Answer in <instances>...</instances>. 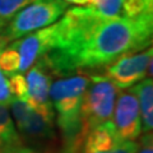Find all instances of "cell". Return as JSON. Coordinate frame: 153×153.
Masks as SVG:
<instances>
[{"label": "cell", "mask_w": 153, "mask_h": 153, "mask_svg": "<svg viewBox=\"0 0 153 153\" xmlns=\"http://www.w3.org/2000/svg\"><path fill=\"white\" fill-rule=\"evenodd\" d=\"M54 47L42 57L52 75L103 68L126 52L152 45L153 14L108 17L89 7L66 9L56 22Z\"/></svg>", "instance_id": "cell-1"}, {"label": "cell", "mask_w": 153, "mask_h": 153, "mask_svg": "<svg viewBox=\"0 0 153 153\" xmlns=\"http://www.w3.org/2000/svg\"><path fill=\"white\" fill-rule=\"evenodd\" d=\"M8 107L22 142L26 140L37 146L41 152L55 153V143L57 142L55 115L37 111L26 101L17 98Z\"/></svg>", "instance_id": "cell-2"}, {"label": "cell", "mask_w": 153, "mask_h": 153, "mask_svg": "<svg viewBox=\"0 0 153 153\" xmlns=\"http://www.w3.org/2000/svg\"><path fill=\"white\" fill-rule=\"evenodd\" d=\"M68 5L64 0H33L9 21L0 36L8 45L28 33L54 25L65 13Z\"/></svg>", "instance_id": "cell-3"}, {"label": "cell", "mask_w": 153, "mask_h": 153, "mask_svg": "<svg viewBox=\"0 0 153 153\" xmlns=\"http://www.w3.org/2000/svg\"><path fill=\"white\" fill-rule=\"evenodd\" d=\"M88 85L85 89L80 116L84 131L111 121L115 101L119 88L103 73H92L88 75Z\"/></svg>", "instance_id": "cell-4"}, {"label": "cell", "mask_w": 153, "mask_h": 153, "mask_svg": "<svg viewBox=\"0 0 153 153\" xmlns=\"http://www.w3.org/2000/svg\"><path fill=\"white\" fill-rule=\"evenodd\" d=\"M152 55L151 46L140 51L126 52L103 66V74L107 75L117 88H131L147 75L152 78Z\"/></svg>", "instance_id": "cell-5"}, {"label": "cell", "mask_w": 153, "mask_h": 153, "mask_svg": "<svg viewBox=\"0 0 153 153\" xmlns=\"http://www.w3.org/2000/svg\"><path fill=\"white\" fill-rule=\"evenodd\" d=\"M56 32L57 26L55 22L51 26L41 28L13 42H9L19 54V59H21L19 71L21 73H26L36 61L42 59L54 47L56 41Z\"/></svg>", "instance_id": "cell-6"}, {"label": "cell", "mask_w": 153, "mask_h": 153, "mask_svg": "<svg viewBox=\"0 0 153 153\" xmlns=\"http://www.w3.org/2000/svg\"><path fill=\"white\" fill-rule=\"evenodd\" d=\"M111 121L119 135L126 140H137L142 134L139 103L133 88L119 92L115 101Z\"/></svg>", "instance_id": "cell-7"}, {"label": "cell", "mask_w": 153, "mask_h": 153, "mask_svg": "<svg viewBox=\"0 0 153 153\" xmlns=\"http://www.w3.org/2000/svg\"><path fill=\"white\" fill-rule=\"evenodd\" d=\"M137 140L119 135L112 121L103 123L85 134L79 153H135Z\"/></svg>", "instance_id": "cell-8"}, {"label": "cell", "mask_w": 153, "mask_h": 153, "mask_svg": "<svg viewBox=\"0 0 153 153\" xmlns=\"http://www.w3.org/2000/svg\"><path fill=\"white\" fill-rule=\"evenodd\" d=\"M54 75L44 63L38 60L27 70V103L37 111L55 115L50 101V87Z\"/></svg>", "instance_id": "cell-9"}, {"label": "cell", "mask_w": 153, "mask_h": 153, "mask_svg": "<svg viewBox=\"0 0 153 153\" xmlns=\"http://www.w3.org/2000/svg\"><path fill=\"white\" fill-rule=\"evenodd\" d=\"M87 7L108 17L137 18L153 14V0H88Z\"/></svg>", "instance_id": "cell-10"}, {"label": "cell", "mask_w": 153, "mask_h": 153, "mask_svg": "<svg viewBox=\"0 0 153 153\" xmlns=\"http://www.w3.org/2000/svg\"><path fill=\"white\" fill-rule=\"evenodd\" d=\"M133 91L138 98L142 119V133H152L153 129V82L151 76H146L134 84Z\"/></svg>", "instance_id": "cell-11"}, {"label": "cell", "mask_w": 153, "mask_h": 153, "mask_svg": "<svg viewBox=\"0 0 153 153\" xmlns=\"http://www.w3.org/2000/svg\"><path fill=\"white\" fill-rule=\"evenodd\" d=\"M23 143L14 125L9 107L0 103V146Z\"/></svg>", "instance_id": "cell-12"}, {"label": "cell", "mask_w": 153, "mask_h": 153, "mask_svg": "<svg viewBox=\"0 0 153 153\" xmlns=\"http://www.w3.org/2000/svg\"><path fill=\"white\" fill-rule=\"evenodd\" d=\"M19 54L14 47L8 44L4 49L0 51V70L7 75H12L19 71Z\"/></svg>", "instance_id": "cell-13"}, {"label": "cell", "mask_w": 153, "mask_h": 153, "mask_svg": "<svg viewBox=\"0 0 153 153\" xmlns=\"http://www.w3.org/2000/svg\"><path fill=\"white\" fill-rule=\"evenodd\" d=\"M33 0H0V32L9 21Z\"/></svg>", "instance_id": "cell-14"}, {"label": "cell", "mask_w": 153, "mask_h": 153, "mask_svg": "<svg viewBox=\"0 0 153 153\" xmlns=\"http://www.w3.org/2000/svg\"><path fill=\"white\" fill-rule=\"evenodd\" d=\"M9 89L14 98L22 100V101H27V82L26 78L22 73H14L9 75L8 79Z\"/></svg>", "instance_id": "cell-15"}, {"label": "cell", "mask_w": 153, "mask_h": 153, "mask_svg": "<svg viewBox=\"0 0 153 153\" xmlns=\"http://www.w3.org/2000/svg\"><path fill=\"white\" fill-rule=\"evenodd\" d=\"M135 153H153V137L152 133H142L137 139Z\"/></svg>", "instance_id": "cell-16"}, {"label": "cell", "mask_w": 153, "mask_h": 153, "mask_svg": "<svg viewBox=\"0 0 153 153\" xmlns=\"http://www.w3.org/2000/svg\"><path fill=\"white\" fill-rule=\"evenodd\" d=\"M0 153H45V152H41L32 147H28L25 143H18V144L0 146Z\"/></svg>", "instance_id": "cell-17"}, {"label": "cell", "mask_w": 153, "mask_h": 153, "mask_svg": "<svg viewBox=\"0 0 153 153\" xmlns=\"http://www.w3.org/2000/svg\"><path fill=\"white\" fill-rule=\"evenodd\" d=\"M14 100V97L10 93L9 89V84H8V79L5 78V74L0 70V103L9 106V103Z\"/></svg>", "instance_id": "cell-18"}, {"label": "cell", "mask_w": 153, "mask_h": 153, "mask_svg": "<svg viewBox=\"0 0 153 153\" xmlns=\"http://www.w3.org/2000/svg\"><path fill=\"white\" fill-rule=\"evenodd\" d=\"M68 4H75L78 7H83V5H87L88 4V0H64Z\"/></svg>", "instance_id": "cell-19"}, {"label": "cell", "mask_w": 153, "mask_h": 153, "mask_svg": "<svg viewBox=\"0 0 153 153\" xmlns=\"http://www.w3.org/2000/svg\"><path fill=\"white\" fill-rule=\"evenodd\" d=\"M5 46H7V42L3 40L1 36H0V51H1V50L4 49V47H5Z\"/></svg>", "instance_id": "cell-20"}]
</instances>
